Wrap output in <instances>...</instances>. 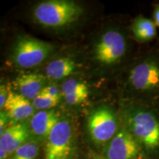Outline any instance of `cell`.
Masks as SVG:
<instances>
[{"instance_id": "obj_1", "label": "cell", "mask_w": 159, "mask_h": 159, "mask_svg": "<svg viewBox=\"0 0 159 159\" xmlns=\"http://www.w3.org/2000/svg\"><path fill=\"white\" fill-rule=\"evenodd\" d=\"M124 126L142 147L149 159H159V112L144 104L125 107Z\"/></svg>"}, {"instance_id": "obj_2", "label": "cell", "mask_w": 159, "mask_h": 159, "mask_svg": "<svg viewBox=\"0 0 159 159\" xmlns=\"http://www.w3.org/2000/svg\"><path fill=\"white\" fill-rule=\"evenodd\" d=\"M83 9L67 0H49L38 4L33 11L37 22L47 27L58 28L71 25L80 16Z\"/></svg>"}, {"instance_id": "obj_3", "label": "cell", "mask_w": 159, "mask_h": 159, "mask_svg": "<svg viewBox=\"0 0 159 159\" xmlns=\"http://www.w3.org/2000/svg\"><path fill=\"white\" fill-rule=\"evenodd\" d=\"M130 88L144 96L159 94V58L150 57L143 60L130 69L128 75Z\"/></svg>"}, {"instance_id": "obj_4", "label": "cell", "mask_w": 159, "mask_h": 159, "mask_svg": "<svg viewBox=\"0 0 159 159\" xmlns=\"http://www.w3.org/2000/svg\"><path fill=\"white\" fill-rule=\"evenodd\" d=\"M54 49L50 43L30 36L20 37L16 42L13 58L18 66L30 69L41 64Z\"/></svg>"}, {"instance_id": "obj_5", "label": "cell", "mask_w": 159, "mask_h": 159, "mask_svg": "<svg viewBox=\"0 0 159 159\" xmlns=\"http://www.w3.org/2000/svg\"><path fill=\"white\" fill-rule=\"evenodd\" d=\"M91 140L97 144L110 142L118 132V122L112 111L102 107L93 111L87 120Z\"/></svg>"}, {"instance_id": "obj_6", "label": "cell", "mask_w": 159, "mask_h": 159, "mask_svg": "<svg viewBox=\"0 0 159 159\" xmlns=\"http://www.w3.org/2000/svg\"><path fill=\"white\" fill-rule=\"evenodd\" d=\"M107 159H149L142 147L125 127L119 129L105 150Z\"/></svg>"}, {"instance_id": "obj_7", "label": "cell", "mask_w": 159, "mask_h": 159, "mask_svg": "<svg viewBox=\"0 0 159 159\" xmlns=\"http://www.w3.org/2000/svg\"><path fill=\"white\" fill-rule=\"evenodd\" d=\"M72 148V130L68 121L59 120L47 139L46 159H68Z\"/></svg>"}, {"instance_id": "obj_8", "label": "cell", "mask_w": 159, "mask_h": 159, "mask_svg": "<svg viewBox=\"0 0 159 159\" xmlns=\"http://www.w3.org/2000/svg\"><path fill=\"white\" fill-rule=\"evenodd\" d=\"M127 52V42L116 30L106 32L94 47V57L99 63L111 65L121 61Z\"/></svg>"}, {"instance_id": "obj_9", "label": "cell", "mask_w": 159, "mask_h": 159, "mask_svg": "<svg viewBox=\"0 0 159 159\" xmlns=\"http://www.w3.org/2000/svg\"><path fill=\"white\" fill-rule=\"evenodd\" d=\"M29 138V130L25 123H17L7 128L0 136V147L3 148L9 155L27 142Z\"/></svg>"}, {"instance_id": "obj_10", "label": "cell", "mask_w": 159, "mask_h": 159, "mask_svg": "<svg viewBox=\"0 0 159 159\" xmlns=\"http://www.w3.org/2000/svg\"><path fill=\"white\" fill-rule=\"evenodd\" d=\"M4 109L12 120L18 122L25 120L31 116L35 108L29 99L22 95L14 92H9Z\"/></svg>"}, {"instance_id": "obj_11", "label": "cell", "mask_w": 159, "mask_h": 159, "mask_svg": "<svg viewBox=\"0 0 159 159\" xmlns=\"http://www.w3.org/2000/svg\"><path fill=\"white\" fill-rule=\"evenodd\" d=\"M59 119L53 111H41L32 116L30 122L32 132L40 139H47Z\"/></svg>"}, {"instance_id": "obj_12", "label": "cell", "mask_w": 159, "mask_h": 159, "mask_svg": "<svg viewBox=\"0 0 159 159\" xmlns=\"http://www.w3.org/2000/svg\"><path fill=\"white\" fill-rule=\"evenodd\" d=\"M43 83L44 77L35 73L21 75L15 80L19 94L28 99H35L41 93Z\"/></svg>"}, {"instance_id": "obj_13", "label": "cell", "mask_w": 159, "mask_h": 159, "mask_svg": "<svg viewBox=\"0 0 159 159\" xmlns=\"http://www.w3.org/2000/svg\"><path fill=\"white\" fill-rule=\"evenodd\" d=\"M61 91L66 102L71 105L83 102L88 98L89 94L87 85L75 79L65 81L61 86Z\"/></svg>"}, {"instance_id": "obj_14", "label": "cell", "mask_w": 159, "mask_h": 159, "mask_svg": "<svg viewBox=\"0 0 159 159\" xmlns=\"http://www.w3.org/2000/svg\"><path fill=\"white\" fill-rule=\"evenodd\" d=\"M77 65L70 57L54 60L46 66V75L49 79L60 80L70 75L76 69Z\"/></svg>"}, {"instance_id": "obj_15", "label": "cell", "mask_w": 159, "mask_h": 159, "mask_svg": "<svg viewBox=\"0 0 159 159\" xmlns=\"http://www.w3.org/2000/svg\"><path fill=\"white\" fill-rule=\"evenodd\" d=\"M132 31L137 41L146 42L151 41L157 35L156 25L152 20L139 16L134 20Z\"/></svg>"}, {"instance_id": "obj_16", "label": "cell", "mask_w": 159, "mask_h": 159, "mask_svg": "<svg viewBox=\"0 0 159 159\" xmlns=\"http://www.w3.org/2000/svg\"><path fill=\"white\" fill-rule=\"evenodd\" d=\"M39 153V147L34 142H27L13 153V159H35Z\"/></svg>"}, {"instance_id": "obj_17", "label": "cell", "mask_w": 159, "mask_h": 159, "mask_svg": "<svg viewBox=\"0 0 159 159\" xmlns=\"http://www.w3.org/2000/svg\"><path fill=\"white\" fill-rule=\"evenodd\" d=\"M59 102V99L52 98L47 95L40 94L33 99V105L35 109L46 111L55 107Z\"/></svg>"}, {"instance_id": "obj_18", "label": "cell", "mask_w": 159, "mask_h": 159, "mask_svg": "<svg viewBox=\"0 0 159 159\" xmlns=\"http://www.w3.org/2000/svg\"><path fill=\"white\" fill-rule=\"evenodd\" d=\"M41 93L43 94L47 95V96H49L50 97H52V98L57 99H60V97H61V94H60V91L58 88L53 85L44 87V88L42 89V91H41Z\"/></svg>"}, {"instance_id": "obj_19", "label": "cell", "mask_w": 159, "mask_h": 159, "mask_svg": "<svg viewBox=\"0 0 159 159\" xmlns=\"http://www.w3.org/2000/svg\"><path fill=\"white\" fill-rule=\"evenodd\" d=\"M7 89L5 85H1L0 86V108L2 109L5 107V105L8 97L9 92H7Z\"/></svg>"}, {"instance_id": "obj_20", "label": "cell", "mask_w": 159, "mask_h": 159, "mask_svg": "<svg viewBox=\"0 0 159 159\" xmlns=\"http://www.w3.org/2000/svg\"><path fill=\"white\" fill-rule=\"evenodd\" d=\"M7 114L5 112H1V116H0V136H2L3 132L5 130V125L7 123Z\"/></svg>"}, {"instance_id": "obj_21", "label": "cell", "mask_w": 159, "mask_h": 159, "mask_svg": "<svg viewBox=\"0 0 159 159\" xmlns=\"http://www.w3.org/2000/svg\"><path fill=\"white\" fill-rule=\"evenodd\" d=\"M153 18H154L153 21L155 22V24H156V27H159V5H157L156 8L154 10Z\"/></svg>"}, {"instance_id": "obj_22", "label": "cell", "mask_w": 159, "mask_h": 159, "mask_svg": "<svg viewBox=\"0 0 159 159\" xmlns=\"http://www.w3.org/2000/svg\"><path fill=\"white\" fill-rule=\"evenodd\" d=\"M9 154L5 149L0 147V159H7Z\"/></svg>"}, {"instance_id": "obj_23", "label": "cell", "mask_w": 159, "mask_h": 159, "mask_svg": "<svg viewBox=\"0 0 159 159\" xmlns=\"http://www.w3.org/2000/svg\"><path fill=\"white\" fill-rule=\"evenodd\" d=\"M91 159H107L106 158H103V157H101V156H94V157H92Z\"/></svg>"}]
</instances>
